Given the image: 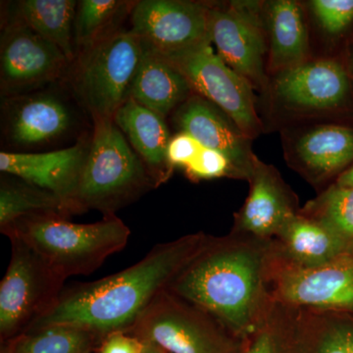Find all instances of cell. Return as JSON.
Masks as SVG:
<instances>
[{
    "label": "cell",
    "instance_id": "cell-18",
    "mask_svg": "<svg viewBox=\"0 0 353 353\" xmlns=\"http://www.w3.org/2000/svg\"><path fill=\"white\" fill-rule=\"evenodd\" d=\"M274 243L281 259L304 268L328 264L353 252L347 241L299 211L285 221Z\"/></svg>",
    "mask_w": 353,
    "mask_h": 353
},
{
    "label": "cell",
    "instance_id": "cell-37",
    "mask_svg": "<svg viewBox=\"0 0 353 353\" xmlns=\"http://www.w3.org/2000/svg\"><path fill=\"white\" fill-rule=\"evenodd\" d=\"M352 255H353V252H352Z\"/></svg>",
    "mask_w": 353,
    "mask_h": 353
},
{
    "label": "cell",
    "instance_id": "cell-25",
    "mask_svg": "<svg viewBox=\"0 0 353 353\" xmlns=\"http://www.w3.org/2000/svg\"><path fill=\"white\" fill-rule=\"evenodd\" d=\"M102 340L88 330L50 325L16 336L9 341L4 353H92Z\"/></svg>",
    "mask_w": 353,
    "mask_h": 353
},
{
    "label": "cell",
    "instance_id": "cell-35",
    "mask_svg": "<svg viewBox=\"0 0 353 353\" xmlns=\"http://www.w3.org/2000/svg\"><path fill=\"white\" fill-rule=\"evenodd\" d=\"M143 353H167L163 348L158 347L154 343H145Z\"/></svg>",
    "mask_w": 353,
    "mask_h": 353
},
{
    "label": "cell",
    "instance_id": "cell-32",
    "mask_svg": "<svg viewBox=\"0 0 353 353\" xmlns=\"http://www.w3.org/2000/svg\"><path fill=\"white\" fill-rule=\"evenodd\" d=\"M202 145L196 139L187 132H179L172 137L167 148V163L170 171L174 167H183V169L194 161L201 152Z\"/></svg>",
    "mask_w": 353,
    "mask_h": 353
},
{
    "label": "cell",
    "instance_id": "cell-12",
    "mask_svg": "<svg viewBox=\"0 0 353 353\" xmlns=\"http://www.w3.org/2000/svg\"><path fill=\"white\" fill-rule=\"evenodd\" d=\"M68 58L55 44L39 36L18 18L4 28L0 48L2 94H19L61 78Z\"/></svg>",
    "mask_w": 353,
    "mask_h": 353
},
{
    "label": "cell",
    "instance_id": "cell-26",
    "mask_svg": "<svg viewBox=\"0 0 353 353\" xmlns=\"http://www.w3.org/2000/svg\"><path fill=\"white\" fill-rule=\"evenodd\" d=\"M58 214L68 217L63 203L54 194L20 179L2 178L0 183V229L22 218Z\"/></svg>",
    "mask_w": 353,
    "mask_h": 353
},
{
    "label": "cell",
    "instance_id": "cell-14",
    "mask_svg": "<svg viewBox=\"0 0 353 353\" xmlns=\"http://www.w3.org/2000/svg\"><path fill=\"white\" fill-rule=\"evenodd\" d=\"M174 120L180 132L189 134L203 148L226 155L239 179L250 180L256 159L250 138L220 108L201 95H190L176 109Z\"/></svg>",
    "mask_w": 353,
    "mask_h": 353
},
{
    "label": "cell",
    "instance_id": "cell-24",
    "mask_svg": "<svg viewBox=\"0 0 353 353\" xmlns=\"http://www.w3.org/2000/svg\"><path fill=\"white\" fill-rule=\"evenodd\" d=\"M303 353H353V314L299 309Z\"/></svg>",
    "mask_w": 353,
    "mask_h": 353
},
{
    "label": "cell",
    "instance_id": "cell-19",
    "mask_svg": "<svg viewBox=\"0 0 353 353\" xmlns=\"http://www.w3.org/2000/svg\"><path fill=\"white\" fill-rule=\"evenodd\" d=\"M192 90L187 79L168 59L143 44L130 90L131 99L165 118L189 99Z\"/></svg>",
    "mask_w": 353,
    "mask_h": 353
},
{
    "label": "cell",
    "instance_id": "cell-28",
    "mask_svg": "<svg viewBox=\"0 0 353 353\" xmlns=\"http://www.w3.org/2000/svg\"><path fill=\"white\" fill-rule=\"evenodd\" d=\"M299 212L327 228L353 248V188L334 183Z\"/></svg>",
    "mask_w": 353,
    "mask_h": 353
},
{
    "label": "cell",
    "instance_id": "cell-1",
    "mask_svg": "<svg viewBox=\"0 0 353 353\" xmlns=\"http://www.w3.org/2000/svg\"><path fill=\"white\" fill-rule=\"evenodd\" d=\"M274 240L231 232L208 236L201 250L169 285V292L199 306L239 338L248 340L274 304Z\"/></svg>",
    "mask_w": 353,
    "mask_h": 353
},
{
    "label": "cell",
    "instance_id": "cell-31",
    "mask_svg": "<svg viewBox=\"0 0 353 353\" xmlns=\"http://www.w3.org/2000/svg\"><path fill=\"white\" fill-rule=\"evenodd\" d=\"M311 8L323 29L340 34L353 22V0H313Z\"/></svg>",
    "mask_w": 353,
    "mask_h": 353
},
{
    "label": "cell",
    "instance_id": "cell-3",
    "mask_svg": "<svg viewBox=\"0 0 353 353\" xmlns=\"http://www.w3.org/2000/svg\"><path fill=\"white\" fill-rule=\"evenodd\" d=\"M24 241L64 280L90 275L114 253L124 250L131 230L115 215L90 224H77L58 214L22 218L2 230Z\"/></svg>",
    "mask_w": 353,
    "mask_h": 353
},
{
    "label": "cell",
    "instance_id": "cell-9",
    "mask_svg": "<svg viewBox=\"0 0 353 353\" xmlns=\"http://www.w3.org/2000/svg\"><path fill=\"white\" fill-rule=\"evenodd\" d=\"M275 301L303 310L353 314V255L304 268L285 261L276 252L272 273Z\"/></svg>",
    "mask_w": 353,
    "mask_h": 353
},
{
    "label": "cell",
    "instance_id": "cell-36",
    "mask_svg": "<svg viewBox=\"0 0 353 353\" xmlns=\"http://www.w3.org/2000/svg\"><path fill=\"white\" fill-rule=\"evenodd\" d=\"M352 68H353V57H352Z\"/></svg>",
    "mask_w": 353,
    "mask_h": 353
},
{
    "label": "cell",
    "instance_id": "cell-13",
    "mask_svg": "<svg viewBox=\"0 0 353 353\" xmlns=\"http://www.w3.org/2000/svg\"><path fill=\"white\" fill-rule=\"evenodd\" d=\"M248 182L250 194L234 216L232 232L274 240L285 221L299 211L296 194L273 166L257 157Z\"/></svg>",
    "mask_w": 353,
    "mask_h": 353
},
{
    "label": "cell",
    "instance_id": "cell-22",
    "mask_svg": "<svg viewBox=\"0 0 353 353\" xmlns=\"http://www.w3.org/2000/svg\"><path fill=\"white\" fill-rule=\"evenodd\" d=\"M266 12L271 70L280 73L308 61L307 27L299 3L276 0L269 2Z\"/></svg>",
    "mask_w": 353,
    "mask_h": 353
},
{
    "label": "cell",
    "instance_id": "cell-7",
    "mask_svg": "<svg viewBox=\"0 0 353 353\" xmlns=\"http://www.w3.org/2000/svg\"><path fill=\"white\" fill-rule=\"evenodd\" d=\"M9 239L11 259L0 284V334L10 341L50 308L65 280L24 241Z\"/></svg>",
    "mask_w": 353,
    "mask_h": 353
},
{
    "label": "cell",
    "instance_id": "cell-8",
    "mask_svg": "<svg viewBox=\"0 0 353 353\" xmlns=\"http://www.w3.org/2000/svg\"><path fill=\"white\" fill-rule=\"evenodd\" d=\"M211 43L164 57L187 79L192 90L227 114L248 138L261 130L252 85L228 66Z\"/></svg>",
    "mask_w": 353,
    "mask_h": 353
},
{
    "label": "cell",
    "instance_id": "cell-6",
    "mask_svg": "<svg viewBox=\"0 0 353 353\" xmlns=\"http://www.w3.org/2000/svg\"><path fill=\"white\" fill-rule=\"evenodd\" d=\"M143 53L132 31H115L80 53L73 88L92 119L113 120L130 99V90Z\"/></svg>",
    "mask_w": 353,
    "mask_h": 353
},
{
    "label": "cell",
    "instance_id": "cell-27",
    "mask_svg": "<svg viewBox=\"0 0 353 353\" xmlns=\"http://www.w3.org/2000/svg\"><path fill=\"white\" fill-rule=\"evenodd\" d=\"M243 353H303L299 309L274 301Z\"/></svg>",
    "mask_w": 353,
    "mask_h": 353
},
{
    "label": "cell",
    "instance_id": "cell-17",
    "mask_svg": "<svg viewBox=\"0 0 353 353\" xmlns=\"http://www.w3.org/2000/svg\"><path fill=\"white\" fill-rule=\"evenodd\" d=\"M4 132L20 148L46 145L71 129L73 117L67 104L51 94L18 95L6 102Z\"/></svg>",
    "mask_w": 353,
    "mask_h": 353
},
{
    "label": "cell",
    "instance_id": "cell-2",
    "mask_svg": "<svg viewBox=\"0 0 353 353\" xmlns=\"http://www.w3.org/2000/svg\"><path fill=\"white\" fill-rule=\"evenodd\" d=\"M208 239V234L199 232L159 243L119 273L62 290L54 303L27 331L67 325L94 332L102 339L115 332L128 333Z\"/></svg>",
    "mask_w": 353,
    "mask_h": 353
},
{
    "label": "cell",
    "instance_id": "cell-11",
    "mask_svg": "<svg viewBox=\"0 0 353 353\" xmlns=\"http://www.w3.org/2000/svg\"><path fill=\"white\" fill-rule=\"evenodd\" d=\"M132 30L141 43L170 57L211 43L209 6L183 0H141L131 10Z\"/></svg>",
    "mask_w": 353,
    "mask_h": 353
},
{
    "label": "cell",
    "instance_id": "cell-15",
    "mask_svg": "<svg viewBox=\"0 0 353 353\" xmlns=\"http://www.w3.org/2000/svg\"><path fill=\"white\" fill-rule=\"evenodd\" d=\"M274 90L278 101L290 110L320 112L345 102L350 81L345 70L334 60H314L278 73Z\"/></svg>",
    "mask_w": 353,
    "mask_h": 353
},
{
    "label": "cell",
    "instance_id": "cell-29",
    "mask_svg": "<svg viewBox=\"0 0 353 353\" xmlns=\"http://www.w3.org/2000/svg\"><path fill=\"white\" fill-rule=\"evenodd\" d=\"M129 2L119 0H82L77 6L74 22V44L82 51L105 38L113 30L123 9Z\"/></svg>",
    "mask_w": 353,
    "mask_h": 353
},
{
    "label": "cell",
    "instance_id": "cell-16",
    "mask_svg": "<svg viewBox=\"0 0 353 353\" xmlns=\"http://www.w3.org/2000/svg\"><path fill=\"white\" fill-rule=\"evenodd\" d=\"M88 146L78 143L71 148L43 153L0 152V171L54 194L68 216L82 172Z\"/></svg>",
    "mask_w": 353,
    "mask_h": 353
},
{
    "label": "cell",
    "instance_id": "cell-20",
    "mask_svg": "<svg viewBox=\"0 0 353 353\" xmlns=\"http://www.w3.org/2000/svg\"><path fill=\"white\" fill-rule=\"evenodd\" d=\"M294 155L304 178L321 183L353 161V130L336 125L312 128L297 139Z\"/></svg>",
    "mask_w": 353,
    "mask_h": 353
},
{
    "label": "cell",
    "instance_id": "cell-5",
    "mask_svg": "<svg viewBox=\"0 0 353 353\" xmlns=\"http://www.w3.org/2000/svg\"><path fill=\"white\" fill-rule=\"evenodd\" d=\"M128 333L167 353H243L246 345L212 315L167 290Z\"/></svg>",
    "mask_w": 353,
    "mask_h": 353
},
{
    "label": "cell",
    "instance_id": "cell-21",
    "mask_svg": "<svg viewBox=\"0 0 353 353\" xmlns=\"http://www.w3.org/2000/svg\"><path fill=\"white\" fill-rule=\"evenodd\" d=\"M113 122L127 137L157 185L167 180L171 173L167 163L171 137L164 118L130 97L118 109Z\"/></svg>",
    "mask_w": 353,
    "mask_h": 353
},
{
    "label": "cell",
    "instance_id": "cell-34",
    "mask_svg": "<svg viewBox=\"0 0 353 353\" xmlns=\"http://www.w3.org/2000/svg\"><path fill=\"white\" fill-rule=\"evenodd\" d=\"M336 183L341 187L353 188V165L339 175Z\"/></svg>",
    "mask_w": 353,
    "mask_h": 353
},
{
    "label": "cell",
    "instance_id": "cell-4",
    "mask_svg": "<svg viewBox=\"0 0 353 353\" xmlns=\"http://www.w3.org/2000/svg\"><path fill=\"white\" fill-rule=\"evenodd\" d=\"M154 185L152 174L113 120L94 121L72 201L73 214L94 209L105 217L115 215Z\"/></svg>",
    "mask_w": 353,
    "mask_h": 353
},
{
    "label": "cell",
    "instance_id": "cell-33",
    "mask_svg": "<svg viewBox=\"0 0 353 353\" xmlns=\"http://www.w3.org/2000/svg\"><path fill=\"white\" fill-rule=\"evenodd\" d=\"M145 341L125 332L106 336L97 348V353H143Z\"/></svg>",
    "mask_w": 353,
    "mask_h": 353
},
{
    "label": "cell",
    "instance_id": "cell-10",
    "mask_svg": "<svg viewBox=\"0 0 353 353\" xmlns=\"http://www.w3.org/2000/svg\"><path fill=\"white\" fill-rule=\"evenodd\" d=\"M209 36L228 66L252 85L265 87L267 43L259 2L209 6Z\"/></svg>",
    "mask_w": 353,
    "mask_h": 353
},
{
    "label": "cell",
    "instance_id": "cell-30",
    "mask_svg": "<svg viewBox=\"0 0 353 353\" xmlns=\"http://www.w3.org/2000/svg\"><path fill=\"white\" fill-rule=\"evenodd\" d=\"M185 175L192 181L212 180V179L236 178L238 173L226 155L202 146L201 152L185 168Z\"/></svg>",
    "mask_w": 353,
    "mask_h": 353
},
{
    "label": "cell",
    "instance_id": "cell-23",
    "mask_svg": "<svg viewBox=\"0 0 353 353\" xmlns=\"http://www.w3.org/2000/svg\"><path fill=\"white\" fill-rule=\"evenodd\" d=\"M77 6L78 2L74 0H22L16 4L15 17L55 44L73 63Z\"/></svg>",
    "mask_w": 353,
    "mask_h": 353
}]
</instances>
